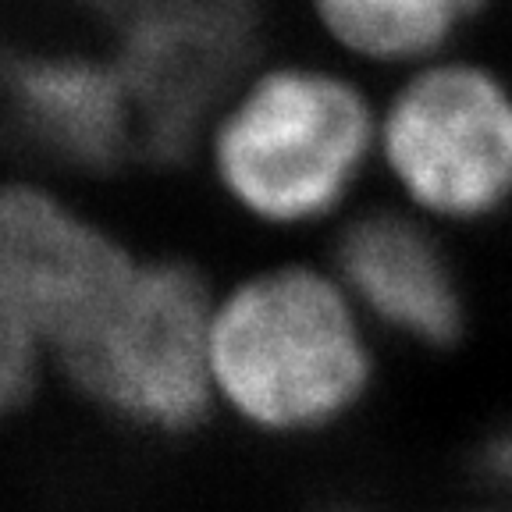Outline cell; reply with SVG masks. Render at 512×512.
<instances>
[{
  "label": "cell",
  "mask_w": 512,
  "mask_h": 512,
  "mask_svg": "<svg viewBox=\"0 0 512 512\" xmlns=\"http://www.w3.org/2000/svg\"><path fill=\"white\" fill-rule=\"evenodd\" d=\"M509 4H512V0H509Z\"/></svg>",
  "instance_id": "obj_12"
},
{
  "label": "cell",
  "mask_w": 512,
  "mask_h": 512,
  "mask_svg": "<svg viewBox=\"0 0 512 512\" xmlns=\"http://www.w3.org/2000/svg\"><path fill=\"white\" fill-rule=\"evenodd\" d=\"M54 370V352L25 303L22 288L0 260V420H11L40 395Z\"/></svg>",
  "instance_id": "obj_9"
},
{
  "label": "cell",
  "mask_w": 512,
  "mask_h": 512,
  "mask_svg": "<svg viewBox=\"0 0 512 512\" xmlns=\"http://www.w3.org/2000/svg\"><path fill=\"white\" fill-rule=\"evenodd\" d=\"M214 281L185 256H143L57 349L54 370L111 424L182 438L214 416L207 328Z\"/></svg>",
  "instance_id": "obj_4"
},
{
  "label": "cell",
  "mask_w": 512,
  "mask_h": 512,
  "mask_svg": "<svg viewBox=\"0 0 512 512\" xmlns=\"http://www.w3.org/2000/svg\"><path fill=\"white\" fill-rule=\"evenodd\" d=\"M473 473L491 505L512 512V416L491 424L473 448Z\"/></svg>",
  "instance_id": "obj_10"
},
{
  "label": "cell",
  "mask_w": 512,
  "mask_h": 512,
  "mask_svg": "<svg viewBox=\"0 0 512 512\" xmlns=\"http://www.w3.org/2000/svg\"><path fill=\"white\" fill-rule=\"evenodd\" d=\"M384 342L324 256L281 253L217 285L207 367L214 416L267 441H313L370 406Z\"/></svg>",
  "instance_id": "obj_2"
},
{
  "label": "cell",
  "mask_w": 512,
  "mask_h": 512,
  "mask_svg": "<svg viewBox=\"0 0 512 512\" xmlns=\"http://www.w3.org/2000/svg\"><path fill=\"white\" fill-rule=\"evenodd\" d=\"M192 157L249 232L331 235L377 178V89L320 50L256 57L217 100Z\"/></svg>",
  "instance_id": "obj_1"
},
{
  "label": "cell",
  "mask_w": 512,
  "mask_h": 512,
  "mask_svg": "<svg viewBox=\"0 0 512 512\" xmlns=\"http://www.w3.org/2000/svg\"><path fill=\"white\" fill-rule=\"evenodd\" d=\"M25 136L61 164L111 171L143 150L139 114L114 57L29 54L11 75Z\"/></svg>",
  "instance_id": "obj_7"
},
{
  "label": "cell",
  "mask_w": 512,
  "mask_h": 512,
  "mask_svg": "<svg viewBox=\"0 0 512 512\" xmlns=\"http://www.w3.org/2000/svg\"><path fill=\"white\" fill-rule=\"evenodd\" d=\"M0 260L57 356L125 281L139 253L57 185L0 182Z\"/></svg>",
  "instance_id": "obj_6"
},
{
  "label": "cell",
  "mask_w": 512,
  "mask_h": 512,
  "mask_svg": "<svg viewBox=\"0 0 512 512\" xmlns=\"http://www.w3.org/2000/svg\"><path fill=\"white\" fill-rule=\"evenodd\" d=\"M452 235L399 203H363L328 235L324 260L384 345L452 352L473 324Z\"/></svg>",
  "instance_id": "obj_5"
},
{
  "label": "cell",
  "mask_w": 512,
  "mask_h": 512,
  "mask_svg": "<svg viewBox=\"0 0 512 512\" xmlns=\"http://www.w3.org/2000/svg\"><path fill=\"white\" fill-rule=\"evenodd\" d=\"M377 182L445 235L512 214V72L470 47L377 89Z\"/></svg>",
  "instance_id": "obj_3"
},
{
  "label": "cell",
  "mask_w": 512,
  "mask_h": 512,
  "mask_svg": "<svg viewBox=\"0 0 512 512\" xmlns=\"http://www.w3.org/2000/svg\"><path fill=\"white\" fill-rule=\"evenodd\" d=\"M463 512H505V509H498V505L484 502V505H473V509H463Z\"/></svg>",
  "instance_id": "obj_11"
},
{
  "label": "cell",
  "mask_w": 512,
  "mask_h": 512,
  "mask_svg": "<svg viewBox=\"0 0 512 512\" xmlns=\"http://www.w3.org/2000/svg\"><path fill=\"white\" fill-rule=\"evenodd\" d=\"M495 0H303L320 54L370 82L466 50Z\"/></svg>",
  "instance_id": "obj_8"
}]
</instances>
